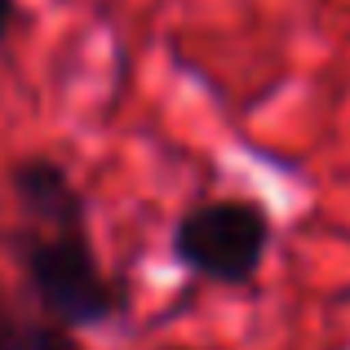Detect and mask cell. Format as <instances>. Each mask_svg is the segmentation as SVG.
I'll list each match as a JSON object with an SVG mask.
<instances>
[{"instance_id": "5b68a950", "label": "cell", "mask_w": 350, "mask_h": 350, "mask_svg": "<svg viewBox=\"0 0 350 350\" xmlns=\"http://www.w3.org/2000/svg\"><path fill=\"white\" fill-rule=\"evenodd\" d=\"M14 23H18V0H0V44L9 40Z\"/></svg>"}, {"instance_id": "277c9868", "label": "cell", "mask_w": 350, "mask_h": 350, "mask_svg": "<svg viewBox=\"0 0 350 350\" xmlns=\"http://www.w3.org/2000/svg\"><path fill=\"white\" fill-rule=\"evenodd\" d=\"M0 350H23V324H14L5 293H0Z\"/></svg>"}, {"instance_id": "7a4b0ae2", "label": "cell", "mask_w": 350, "mask_h": 350, "mask_svg": "<svg viewBox=\"0 0 350 350\" xmlns=\"http://www.w3.org/2000/svg\"><path fill=\"white\" fill-rule=\"evenodd\" d=\"M271 213L253 196H217L200 200L173 222L169 253L187 275L222 288H244L262 275L271 253Z\"/></svg>"}, {"instance_id": "8992f818", "label": "cell", "mask_w": 350, "mask_h": 350, "mask_svg": "<svg viewBox=\"0 0 350 350\" xmlns=\"http://www.w3.org/2000/svg\"><path fill=\"white\" fill-rule=\"evenodd\" d=\"M164 350H196V346H164Z\"/></svg>"}, {"instance_id": "3957f363", "label": "cell", "mask_w": 350, "mask_h": 350, "mask_svg": "<svg viewBox=\"0 0 350 350\" xmlns=\"http://www.w3.org/2000/svg\"><path fill=\"white\" fill-rule=\"evenodd\" d=\"M23 350H89V346L71 328L53 324V319H36V324H23Z\"/></svg>"}, {"instance_id": "6da1fadb", "label": "cell", "mask_w": 350, "mask_h": 350, "mask_svg": "<svg viewBox=\"0 0 350 350\" xmlns=\"http://www.w3.org/2000/svg\"><path fill=\"white\" fill-rule=\"evenodd\" d=\"M18 222L9 231L18 271L44 319L85 333L129 310V284L98 257L89 200L67 169L49 155H18L5 169Z\"/></svg>"}]
</instances>
